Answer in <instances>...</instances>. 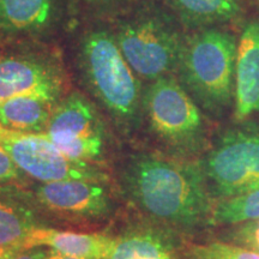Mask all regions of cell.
Listing matches in <instances>:
<instances>
[{
  "label": "cell",
  "instance_id": "obj_1",
  "mask_svg": "<svg viewBox=\"0 0 259 259\" xmlns=\"http://www.w3.org/2000/svg\"><path fill=\"white\" fill-rule=\"evenodd\" d=\"M136 205L158 222L179 229L210 225L216 199L202 164L162 155H139L125 170Z\"/></svg>",
  "mask_w": 259,
  "mask_h": 259
},
{
  "label": "cell",
  "instance_id": "obj_2",
  "mask_svg": "<svg viewBox=\"0 0 259 259\" xmlns=\"http://www.w3.org/2000/svg\"><path fill=\"white\" fill-rule=\"evenodd\" d=\"M238 41L218 27L199 29L185 38L177 73L200 108L222 116L234 107Z\"/></svg>",
  "mask_w": 259,
  "mask_h": 259
},
{
  "label": "cell",
  "instance_id": "obj_3",
  "mask_svg": "<svg viewBox=\"0 0 259 259\" xmlns=\"http://www.w3.org/2000/svg\"><path fill=\"white\" fill-rule=\"evenodd\" d=\"M80 66L90 90L118 120H135L143 103L141 79L119 50L113 34L89 31L80 47Z\"/></svg>",
  "mask_w": 259,
  "mask_h": 259
},
{
  "label": "cell",
  "instance_id": "obj_4",
  "mask_svg": "<svg viewBox=\"0 0 259 259\" xmlns=\"http://www.w3.org/2000/svg\"><path fill=\"white\" fill-rule=\"evenodd\" d=\"M113 36L138 78L150 82L177 72L186 38L176 21L158 9L142 10L121 21Z\"/></svg>",
  "mask_w": 259,
  "mask_h": 259
},
{
  "label": "cell",
  "instance_id": "obj_5",
  "mask_svg": "<svg viewBox=\"0 0 259 259\" xmlns=\"http://www.w3.org/2000/svg\"><path fill=\"white\" fill-rule=\"evenodd\" d=\"M142 106L151 131L173 150L193 154L204 148L206 127L202 112L176 77L151 82Z\"/></svg>",
  "mask_w": 259,
  "mask_h": 259
},
{
  "label": "cell",
  "instance_id": "obj_6",
  "mask_svg": "<svg viewBox=\"0 0 259 259\" xmlns=\"http://www.w3.org/2000/svg\"><path fill=\"white\" fill-rule=\"evenodd\" d=\"M216 200L259 189V134L246 130L226 132L202 164Z\"/></svg>",
  "mask_w": 259,
  "mask_h": 259
},
{
  "label": "cell",
  "instance_id": "obj_7",
  "mask_svg": "<svg viewBox=\"0 0 259 259\" xmlns=\"http://www.w3.org/2000/svg\"><path fill=\"white\" fill-rule=\"evenodd\" d=\"M0 144L23 174L41 183L103 179V174L95 166L65 156L45 134L18 132L0 127Z\"/></svg>",
  "mask_w": 259,
  "mask_h": 259
},
{
  "label": "cell",
  "instance_id": "obj_8",
  "mask_svg": "<svg viewBox=\"0 0 259 259\" xmlns=\"http://www.w3.org/2000/svg\"><path fill=\"white\" fill-rule=\"evenodd\" d=\"M65 156L93 163L105 151V132L96 109L74 93L58 103L44 132Z\"/></svg>",
  "mask_w": 259,
  "mask_h": 259
},
{
  "label": "cell",
  "instance_id": "obj_9",
  "mask_svg": "<svg viewBox=\"0 0 259 259\" xmlns=\"http://www.w3.org/2000/svg\"><path fill=\"white\" fill-rule=\"evenodd\" d=\"M42 208L67 219L95 220L111 211L112 199L102 181L61 180L44 183L35 190Z\"/></svg>",
  "mask_w": 259,
  "mask_h": 259
},
{
  "label": "cell",
  "instance_id": "obj_10",
  "mask_svg": "<svg viewBox=\"0 0 259 259\" xmlns=\"http://www.w3.org/2000/svg\"><path fill=\"white\" fill-rule=\"evenodd\" d=\"M233 108L238 122L259 114V17L245 25L238 42Z\"/></svg>",
  "mask_w": 259,
  "mask_h": 259
},
{
  "label": "cell",
  "instance_id": "obj_11",
  "mask_svg": "<svg viewBox=\"0 0 259 259\" xmlns=\"http://www.w3.org/2000/svg\"><path fill=\"white\" fill-rule=\"evenodd\" d=\"M34 92H61V78L54 66L34 57L0 59V103Z\"/></svg>",
  "mask_w": 259,
  "mask_h": 259
},
{
  "label": "cell",
  "instance_id": "obj_12",
  "mask_svg": "<svg viewBox=\"0 0 259 259\" xmlns=\"http://www.w3.org/2000/svg\"><path fill=\"white\" fill-rule=\"evenodd\" d=\"M60 93L34 92L0 103V127L44 134L59 101Z\"/></svg>",
  "mask_w": 259,
  "mask_h": 259
},
{
  "label": "cell",
  "instance_id": "obj_13",
  "mask_svg": "<svg viewBox=\"0 0 259 259\" xmlns=\"http://www.w3.org/2000/svg\"><path fill=\"white\" fill-rule=\"evenodd\" d=\"M116 239L95 233H74L57 229H35L27 240L24 248L42 246L58 254L83 259H108L114 250Z\"/></svg>",
  "mask_w": 259,
  "mask_h": 259
},
{
  "label": "cell",
  "instance_id": "obj_14",
  "mask_svg": "<svg viewBox=\"0 0 259 259\" xmlns=\"http://www.w3.org/2000/svg\"><path fill=\"white\" fill-rule=\"evenodd\" d=\"M40 227L34 203L27 194L16 186H0V247L23 246Z\"/></svg>",
  "mask_w": 259,
  "mask_h": 259
},
{
  "label": "cell",
  "instance_id": "obj_15",
  "mask_svg": "<svg viewBox=\"0 0 259 259\" xmlns=\"http://www.w3.org/2000/svg\"><path fill=\"white\" fill-rule=\"evenodd\" d=\"M180 23L190 29L218 27L238 19L240 0H167Z\"/></svg>",
  "mask_w": 259,
  "mask_h": 259
},
{
  "label": "cell",
  "instance_id": "obj_16",
  "mask_svg": "<svg viewBox=\"0 0 259 259\" xmlns=\"http://www.w3.org/2000/svg\"><path fill=\"white\" fill-rule=\"evenodd\" d=\"M54 0H0V29L28 32L45 28L53 16Z\"/></svg>",
  "mask_w": 259,
  "mask_h": 259
},
{
  "label": "cell",
  "instance_id": "obj_17",
  "mask_svg": "<svg viewBox=\"0 0 259 259\" xmlns=\"http://www.w3.org/2000/svg\"><path fill=\"white\" fill-rule=\"evenodd\" d=\"M108 259H179V255L160 232L136 229L116 239Z\"/></svg>",
  "mask_w": 259,
  "mask_h": 259
},
{
  "label": "cell",
  "instance_id": "obj_18",
  "mask_svg": "<svg viewBox=\"0 0 259 259\" xmlns=\"http://www.w3.org/2000/svg\"><path fill=\"white\" fill-rule=\"evenodd\" d=\"M255 219H259V189L241 196L216 200L210 225L233 226Z\"/></svg>",
  "mask_w": 259,
  "mask_h": 259
},
{
  "label": "cell",
  "instance_id": "obj_19",
  "mask_svg": "<svg viewBox=\"0 0 259 259\" xmlns=\"http://www.w3.org/2000/svg\"><path fill=\"white\" fill-rule=\"evenodd\" d=\"M189 259H259V253L228 241L190 244L186 247Z\"/></svg>",
  "mask_w": 259,
  "mask_h": 259
},
{
  "label": "cell",
  "instance_id": "obj_20",
  "mask_svg": "<svg viewBox=\"0 0 259 259\" xmlns=\"http://www.w3.org/2000/svg\"><path fill=\"white\" fill-rule=\"evenodd\" d=\"M228 242L259 253V219L233 225Z\"/></svg>",
  "mask_w": 259,
  "mask_h": 259
},
{
  "label": "cell",
  "instance_id": "obj_21",
  "mask_svg": "<svg viewBox=\"0 0 259 259\" xmlns=\"http://www.w3.org/2000/svg\"><path fill=\"white\" fill-rule=\"evenodd\" d=\"M22 176L23 171L19 169L5 148L0 144V186L17 183L22 179Z\"/></svg>",
  "mask_w": 259,
  "mask_h": 259
},
{
  "label": "cell",
  "instance_id": "obj_22",
  "mask_svg": "<svg viewBox=\"0 0 259 259\" xmlns=\"http://www.w3.org/2000/svg\"><path fill=\"white\" fill-rule=\"evenodd\" d=\"M54 253L56 252H53L47 247L32 246V247L22 250L14 259H51Z\"/></svg>",
  "mask_w": 259,
  "mask_h": 259
},
{
  "label": "cell",
  "instance_id": "obj_23",
  "mask_svg": "<svg viewBox=\"0 0 259 259\" xmlns=\"http://www.w3.org/2000/svg\"><path fill=\"white\" fill-rule=\"evenodd\" d=\"M22 250H24V247L21 245L0 247V259H14Z\"/></svg>",
  "mask_w": 259,
  "mask_h": 259
},
{
  "label": "cell",
  "instance_id": "obj_24",
  "mask_svg": "<svg viewBox=\"0 0 259 259\" xmlns=\"http://www.w3.org/2000/svg\"><path fill=\"white\" fill-rule=\"evenodd\" d=\"M84 2L92 5H107V4H112V3L119 2V0H84Z\"/></svg>",
  "mask_w": 259,
  "mask_h": 259
},
{
  "label": "cell",
  "instance_id": "obj_25",
  "mask_svg": "<svg viewBox=\"0 0 259 259\" xmlns=\"http://www.w3.org/2000/svg\"><path fill=\"white\" fill-rule=\"evenodd\" d=\"M51 259H83V258H76V257H69V255H63V254H58L54 253L53 257Z\"/></svg>",
  "mask_w": 259,
  "mask_h": 259
},
{
  "label": "cell",
  "instance_id": "obj_26",
  "mask_svg": "<svg viewBox=\"0 0 259 259\" xmlns=\"http://www.w3.org/2000/svg\"><path fill=\"white\" fill-rule=\"evenodd\" d=\"M2 58H3V57H2V54H0V59H2Z\"/></svg>",
  "mask_w": 259,
  "mask_h": 259
}]
</instances>
